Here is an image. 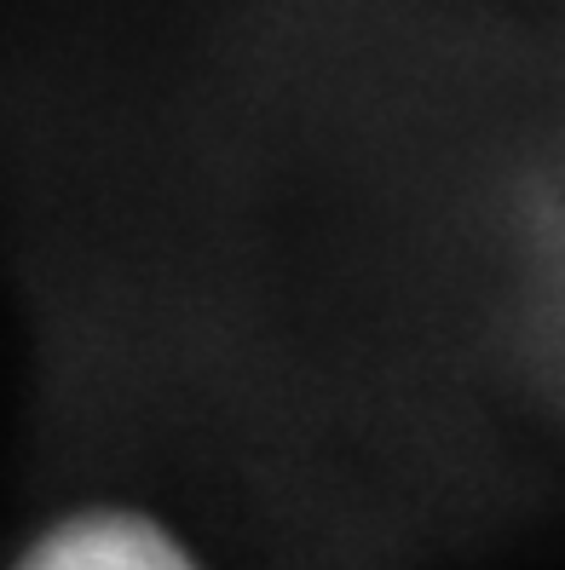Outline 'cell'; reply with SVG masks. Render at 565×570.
I'll return each instance as SVG.
<instances>
[{"instance_id":"1","label":"cell","mask_w":565,"mask_h":570,"mask_svg":"<svg viewBox=\"0 0 565 570\" xmlns=\"http://www.w3.org/2000/svg\"><path fill=\"white\" fill-rule=\"evenodd\" d=\"M12 570H214L174 524L156 513L92 501L41 524L12 559Z\"/></svg>"}]
</instances>
